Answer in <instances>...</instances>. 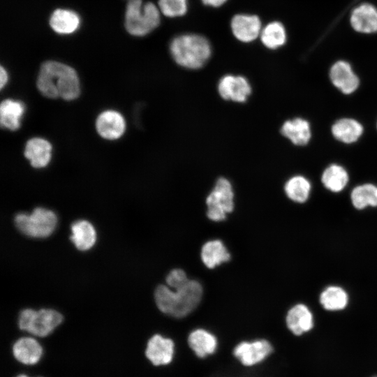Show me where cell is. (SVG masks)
<instances>
[{
	"mask_svg": "<svg viewBox=\"0 0 377 377\" xmlns=\"http://www.w3.org/2000/svg\"><path fill=\"white\" fill-rule=\"evenodd\" d=\"M25 112V105L20 101L3 100L0 106V122L2 127L10 131H16L21 126Z\"/></svg>",
	"mask_w": 377,
	"mask_h": 377,
	"instance_id": "obj_18",
	"label": "cell"
},
{
	"mask_svg": "<svg viewBox=\"0 0 377 377\" xmlns=\"http://www.w3.org/2000/svg\"><path fill=\"white\" fill-rule=\"evenodd\" d=\"M13 353L14 357L21 363L34 364L39 361L43 349L34 338L22 337L14 343Z\"/></svg>",
	"mask_w": 377,
	"mask_h": 377,
	"instance_id": "obj_19",
	"label": "cell"
},
{
	"mask_svg": "<svg viewBox=\"0 0 377 377\" xmlns=\"http://www.w3.org/2000/svg\"><path fill=\"white\" fill-rule=\"evenodd\" d=\"M263 44L269 49H276L282 46L286 39L284 27L279 22H272L262 29L260 34Z\"/></svg>",
	"mask_w": 377,
	"mask_h": 377,
	"instance_id": "obj_29",
	"label": "cell"
},
{
	"mask_svg": "<svg viewBox=\"0 0 377 377\" xmlns=\"http://www.w3.org/2000/svg\"><path fill=\"white\" fill-rule=\"evenodd\" d=\"M24 154L32 167L43 168L51 160L52 145L44 138H33L27 142Z\"/></svg>",
	"mask_w": 377,
	"mask_h": 377,
	"instance_id": "obj_16",
	"label": "cell"
},
{
	"mask_svg": "<svg viewBox=\"0 0 377 377\" xmlns=\"http://www.w3.org/2000/svg\"><path fill=\"white\" fill-rule=\"evenodd\" d=\"M281 133L295 145H306L311 138L309 123L300 117L286 121L281 127Z\"/></svg>",
	"mask_w": 377,
	"mask_h": 377,
	"instance_id": "obj_17",
	"label": "cell"
},
{
	"mask_svg": "<svg viewBox=\"0 0 377 377\" xmlns=\"http://www.w3.org/2000/svg\"><path fill=\"white\" fill-rule=\"evenodd\" d=\"M373 377H377V376H373Z\"/></svg>",
	"mask_w": 377,
	"mask_h": 377,
	"instance_id": "obj_35",
	"label": "cell"
},
{
	"mask_svg": "<svg viewBox=\"0 0 377 377\" xmlns=\"http://www.w3.org/2000/svg\"><path fill=\"white\" fill-rule=\"evenodd\" d=\"M17 377H28V376L27 375H24V374H20Z\"/></svg>",
	"mask_w": 377,
	"mask_h": 377,
	"instance_id": "obj_34",
	"label": "cell"
},
{
	"mask_svg": "<svg viewBox=\"0 0 377 377\" xmlns=\"http://www.w3.org/2000/svg\"><path fill=\"white\" fill-rule=\"evenodd\" d=\"M363 133V126L357 120L343 118L337 121L332 126V133L338 140L350 144L356 142Z\"/></svg>",
	"mask_w": 377,
	"mask_h": 377,
	"instance_id": "obj_23",
	"label": "cell"
},
{
	"mask_svg": "<svg viewBox=\"0 0 377 377\" xmlns=\"http://www.w3.org/2000/svg\"><path fill=\"white\" fill-rule=\"evenodd\" d=\"M330 77L332 84L344 94L353 93L360 84L350 64L343 61H337L332 66Z\"/></svg>",
	"mask_w": 377,
	"mask_h": 377,
	"instance_id": "obj_15",
	"label": "cell"
},
{
	"mask_svg": "<svg viewBox=\"0 0 377 377\" xmlns=\"http://www.w3.org/2000/svg\"><path fill=\"white\" fill-rule=\"evenodd\" d=\"M348 175L341 165L332 164L323 172L321 181L324 186L329 191L338 193L341 191L348 182Z\"/></svg>",
	"mask_w": 377,
	"mask_h": 377,
	"instance_id": "obj_26",
	"label": "cell"
},
{
	"mask_svg": "<svg viewBox=\"0 0 377 377\" xmlns=\"http://www.w3.org/2000/svg\"><path fill=\"white\" fill-rule=\"evenodd\" d=\"M61 314L53 309H31L22 310L19 316L18 325L21 330L37 337H46L62 322Z\"/></svg>",
	"mask_w": 377,
	"mask_h": 377,
	"instance_id": "obj_6",
	"label": "cell"
},
{
	"mask_svg": "<svg viewBox=\"0 0 377 377\" xmlns=\"http://www.w3.org/2000/svg\"><path fill=\"white\" fill-rule=\"evenodd\" d=\"M0 77H1V89H2L6 84L8 79V73L6 69L3 67H0Z\"/></svg>",
	"mask_w": 377,
	"mask_h": 377,
	"instance_id": "obj_33",
	"label": "cell"
},
{
	"mask_svg": "<svg viewBox=\"0 0 377 377\" xmlns=\"http://www.w3.org/2000/svg\"><path fill=\"white\" fill-rule=\"evenodd\" d=\"M201 258L208 268H214L230 258L226 246L220 240H211L206 242L202 247Z\"/></svg>",
	"mask_w": 377,
	"mask_h": 377,
	"instance_id": "obj_25",
	"label": "cell"
},
{
	"mask_svg": "<svg viewBox=\"0 0 377 377\" xmlns=\"http://www.w3.org/2000/svg\"><path fill=\"white\" fill-rule=\"evenodd\" d=\"M234 191L229 179L219 177L206 198L207 217L213 221H223L234 209Z\"/></svg>",
	"mask_w": 377,
	"mask_h": 377,
	"instance_id": "obj_7",
	"label": "cell"
},
{
	"mask_svg": "<svg viewBox=\"0 0 377 377\" xmlns=\"http://www.w3.org/2000/svg\"><path fill=\"white\" fill-rule=\"evenodd\" d=\"M80 17L74 11L66 9H57L51 15L50 25L57 33L70 34L80 25Z\"/></svg>",
	"mask_w": 377,
	"mask_h": 377,
	"instance_id": "obj_24",
	"label": "cell"
},
{
	"mask_svg": "<svg viewBox=\"0 0 377 377\" xmlns=\"http://www.w3.org/2000/svg\"><path fill=\"white\" fill-rule=\"evenodd\" d=\"M170 52L177 64L187 69L197 70L203 67L209 59L212 47L205 37L186 34L172 40Z\"/></svg>",
	"mask_w": 377,
	"mask_h": 377,
	"instance_id": "obj_3",
	"label": "cell"
},
{
	"mask_svg": "<svg viewBox=\"0 0 377 377\" xmlns=\"http://www.w3.org/2000/svg\"><path fill=\"white\" fill-rule=\"evenodd\" d=\"M145 355L149 361L156 367L168 366L175 359V343L170 338L155 334L147 342Z\"/></svg>",
	"mask_w": 377,
	"mask_h": 377,
	"instance_id": "obj_10",
	"label": "cell"
},
{
	"mask_svg": "<svg viewBox=\"0 0 377 377\" xmlns=\"http://www.w3.org/2000/svg\"><path fill=\"white\" fill-rule=\"evenodd\" d=\"M36 86L41 94L49 98L61 97L66 101H73L80 93L76 71L72 67L55 61H47L41 65Z\"/></svg>",
	"mask_w": 377,
	"mask_h": 377,
	"instance_id": "obj_1",
	"label": "cell"
},
{
	"mask_svg": "<svg viewBox=\"0 0 377 377\" xmlns=\"http://www.w3.org/2000/svg\"><path fill=\"white\" fill-rule=\"evenodd\" d=\"M349 301L347 292L339 286H329L320 294L319 302L328 311H339L346 308Z\"/></svg>",
	"mask_w": 377,
	"mask_h": 377,
	"instance_id": "obj_22",
	"label": "cell"
},
{
	"mask_svg": "<svg viewBox=\"0 0 377 377\" xmlns=\"http://www.w3.org/2000/svg\"><path fill=\"white\" fill-rule=\"evenodd\" d=\"M98 133L106 140H117L121 138L126 130V121L122 114L115 110L102 112L96 121Z\"/></svg>",
	"mask_w": 377,
	"mask_h": 377,
	"instance_id": "obj_12",
	"label": "cell"
},
{
	"mask_svg": "<svg viewBox=\"0 0 377 377\" xmlns=\"http://www.w3.org/2000/svg\"><path fill=\"white\" fill-rule=\"evenodd\" d=\"M71 240L80 251L90 249L96 243V232L93 225L86 220H79L71 225Z\"/></svg>",
	"mask_w": 377,
	"mask_h": 377,
	"instance_id": "obj_20",
	"label": "cell"
},
{
	"mask_svg": "<svg viewBox=\"0 0 377 377\" xmlns=\"http://www.w3.org/2000/svg\"><path fill=\"white\" fill-rule=\"evenodd\" d=\"M202 2L206 5L212 7H219L223 5L227 0H201Z\"/></svg>",
	"mask_w": 377,
	"mask_h": 377,
	"instance_id": "obj_32",
	"label": "cell"
},
{
	"mask_svg": "<svg viewBox=\"0 0 377 377\" xmlns=\"http://www.w3.org/2000/svg\"><path fill=\"white\" fill-rule=\"evenodd\" d=\"M351 24L357 31L372 33L377 31V10L370 4L356 8L351 15Z\"/></svg>",
	"mask_w": 377,
	"mask_h": 377,
	"instance_id": "obj_21",
	"label": "cell"
},
{
	"mask_svg": "<svg viewBox=\"0 0 377 377\" xmlns=\"http://www.w3.org/2000/svg\"><path fill=\"white\" fill-rule=\"evenodd\" d=\"M158 7L165 16L176 17L186 14L188 3L187 0H158Z\"/></svg>",
	"mask_w": 377,
	"mask_h": 377,
	"instance_id": "obj_30",
	"label": "cell"
},
{
	"mask_svg": "<svg viewBox=\"0 0 377 377\" xmlns=\"http://www.w3.org/2000/svg\"><path fill=\"white\" fill-rule=\"evenodd\" d=\"M15 223L17 229L28 237L45 238L55 230L57 217L50 209L36 207L31 214H17L15 217Z\"/></svg>",
	"mask_w": 377,
	"mask_h": 377,
	"instance_id": "obj_5",
	"label": "cell"
},
{
	"mask_svg": "<svg viewBox=\"0 0 377 377\" xmlns=\"http://www.w3.org/2000/svg\"><path fill=\"white\" fill-rule=\"evenodd\" d=\"M230 27L235 37L243 43L256 40L263 29L260 18L249 14L235 15L231 20Z\"/></svg>",
	"mask_w": 377,
	"mask_h": 377,
	"instance_id": "obj_11",
	"label": "cell"
},
{
	"mask_svg": "<svg viewBox=\"0 0 377 377\" xmlns=\"http://www.w3.org/2000/svg\"><path fill=\"white\" fill-rule=\"evenodd\" d=\"M350 199L353 207L359 210L377 207V186L372 184L357 186L351 192Z\"/></svg>",
	"mask_w": 377,
	"mask_h": 377,
	"instance_id": "obj_28",
	"label": "cell"
},
{
	"mask_svg": "<svg viewBox=\"0 0 377 377\" xmlns=\"http://www.w3.org/2000/svg\"><path fill=\"white\" fill-rule=\"evenodd\" d=\"M188 345L200 359L212 356L218 349V340L214 334L205 329L193 330L187 339Z\"/></svg>",
	"mask_w": 377,
	"mask_h": 377,
	"instance_id": "obj_14",
	"label": "cell"
},
{
	"mask_svg": "<svg viewBox=\"0 0 377 377\" xmlns=\"http://www.w3.org/2000/svg\"><path fill=\"white\" fill-rule=\"evenodd\" d=\"M273 351V346L269 341L260 339L239 342L234 347L232 355L242 366L251 368L264 362Z\"/></svg>",
	"mask_w": 377,
	"mask_h": 377,
	"instance_id": "obj_8",
	"label": "cell"
},
{
	"mask_svg": "<svg viewBox=\"0 0 377 377\" xmlns=\"http://www.w3.org/2000/svg\"><path fill=\"white\" fill-rule=\"evenodd\" d=\"M311 188L309 180L301 175L290 177L284 185V191L287 197L298 203H304L308 200Z\"/></svg>",
	"mask_w": 377,
	"mask_h": 377,
	"instance_id": "obj_27",
	"label": "cell"
},
{
	"mask_svg": "<svg viewBox=\"0 0 377 377\" xmlns=\"http://www.w3.org/2000/svg\"><path fill=\"white\" fill-rule=\"evenodd\" d=\"M288 329L296 336L310 332L314 326L313 315L310 309L304 304L291 307L286 317Z\"/></svg>",
	"mask_w": 377,
	"mask_h": 377,
	"instance_id": "obj_13",
	"label": "cell"
},
{
	"mask_svg": "<svg viewBox=\"0 0 377 377\" xmlns=\"http://www.w3.org/2000/svg\"><path fill=\"white\" fill-rule=\"evenodd\" d=\"M217 90L223 100L238 103H245L252 93V87L247 78L232 74L220 78Z\"/></svg>",
	"mask_w": 377,
	"mask_h": 377,
	"instance_id": "obj_9",
	"label": "cell"
},
{
	"mask_svg": "<svg viewBox=\"0 0 377 377\" xmlns=\"http://www.w3.org/2000/svg\"><path fill=\"white\" fill-rule=\"evenodd\" d=\"M160 10L152 2L128 0L125 12V28L134 36H144L155 29L161 21Z\"/></svg>",
	"mask_w": 377,
	"mask_h": 377,
	"instance_id": "obj_4",
	"label": "cell"
},
{
	"mask_svg": "<svg viewBox=\"0 0 377 377\" xmlns=\"http://www.w3.org/2000/svg\"><path fill=\"white\" fill-rule=\"evenodd\" d=\"M202 295L201 284L190 280L177 289L158 286L154 293L156 306L161 311L175 318H183L199 304Z\"/></svg>",
	"mask_w": 377,
	"mask_h": 377,
	"instance_id": "obj_2",
	"label": "cell"
},
{
	"mask_svg": "<svg viewBox=\"0 0 377 377\" xmlns=\"http://www.w3.org/2000/svg\"><path fill=\"white\" fill-rule=\"evenodd\" d=\"M189 279L186 274L180 269H172L166 277V283L171 289H177L185 285Z\"/></svg>",
	"mask_w": 377,
	"mask_h": 377,
	"instance_id": "obj_31",
	"label": "cell"
}]
</instances>
